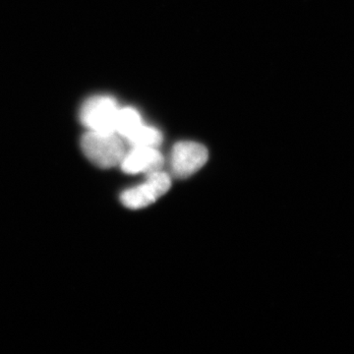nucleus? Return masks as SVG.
<instances>
[{
    "instance_id": "423d86ee",
    "label": "nucleus",
    "mask_w": 354,
    "mask_h": 354,
    "mask_svg": "<svg viewBox=\"0 0 354 354\" xmlns=\"http://www.w3.org/2000/svg\"><path fill=\"white\" fill-rule=\"evenodd\" d=\"M143 124L141 115L136 109L133 108L120 109L118 121H116L115 132L116 134L120 135L121 138L127 140Z\"/></svg>"
},
{
    "instance_id": "f257e3e1",
    "label": "nucleus",
    "mask_w": 354,
    "mask_h": 354,
    "mask_svg": "<svg viewBox=\"0 0 354 354\" xmlns=\"http://www.w3.org/2000/svg\"><path fill=\"white\" fill-rule=\"evenodd\" d=\"M84 155L101 169H111L121 164L127 155L124 142L113 132L88 131L81 139Z\"/></svg>"
},
{
    "instance_id": "0eeeda50",
    "label": "nucleus",
    "mask_w": 354,
    "mask_h": 354,
    "mask_svg": "<svg viewBox=\"0 0 354 354\" xmlns=\"http://www.w3.org/2000/svg\"><path fill=\"white\" fill-rule=\"evenodd\" d=\"M125 141H127L131 148H138V147L157 148L162 144V134L157 128L148 127L144 123Z\"/></svg>"
},
{
    "instance_id": "20e7f679",
    "label": "nucleus",
    "mask_w": 354,
    "mask_h": 354,
    "mask_svg": "<svg viewBox=\"0 0 354 354\" xmlns=\"http://www.w3.org/2000/svg\"><path fill=\"white\" fill-rule=\"evenodd\" d=\"M208 158V150L202 144L192 141L178 142L171 152L172 174L176 178H187L201 169Z\"/></svg>"
},
{
    "instance_id": "f03ea898",
    "label": "nucleus",
    "mask_w": 354,
    "mask_h": 354,
    "mask_svg": "<svg viewBox=\"0 0 354 354\" xmlns=\"http://www.w3.org/2000/svg\"><path fill=\"white\" fill-rule=\"evenodd\" d=\"M120 106L113 97L97 95L83 104L80 111L81 122L88 131L115 132Z\"/></svg>"
},
{
    "instance_id": "39448f33",
    "label": "nucleus",
    "mask_w": 354,
    "mask_h": 354,
    "mask_svg": "<svg viewBox=\"0 0 354 354\" xmlns=\"http://www.w3.org/2000/svg\"><path fill=\"white\" fill-rule=\"evenodd\" d=\"M165 160L157 148L151 147H138L132 148L127 153L121 162V169L125 174H150L160 171L164 165Z\"/></svg>"
},
{
    "instance_id": "7ed1b4c3",
    "label": "nucleus",
    "mask_w": 354,
    "mask_h": 354,
    "mask_svg": "<svg viewBox=\"0 0 354 354\" xmlns=\"http://www.w3.org/2000/svg\"><path fill=\"white\" fill-rule=\"evenodd\" d=\"M171 186L169 174L160 171L147 174L145 183L125 190L121 194L120 201L128 209H139L150 206L158 198L165 195Z\"/></svg>"
}]
</instances>
